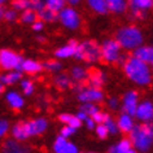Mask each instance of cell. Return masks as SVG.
I'll return each instance as SVG.
<instances>
[{"instance_id": "cell-1", "label": "cell", "mask_w": 153, "mask_h": 153, "mask_svg": "<svg viewBox=\"0 0 153 153\" xmlns=\"http://www.w3.org/2000/svg\"><path fill=\"white\" fill-rule=\"evenodd\" d=\"M123 70L126 75L139 86H147L151 83V69L149 65L137 60L136 57H128L123 62Z\"/></svg>"}, {"instance_id": "cell-2", "label": "cell", "mask_w": 153, "mask_h": 153, "mask_svg": "<svg viewBox=\"0 0 153 153\" xmlns=\"http://www.w3.org/2000/svg\"><path fill=\"white\" fill-rule=\"evenodd\" d=\"M153 139V128L149 122L143 125H134L130 131V141L131 147H135L140 152H147L151 149Z\"/></svg>"}, {"instance_id": "cell-3", "label": "cell", "mask_w": 153, "mask_h": 153, "mask_svg": "<svg viewBox=\"0 0 153 153\" xmlns=\"http://www.w3.org/2000/svg\"><path fill=\"white\" fill-rule=\"evenodd\" d=\"M116 40L121 45V48L135 49L140 44H143L144 36L139 27H136L134 25H128V26H123V27L118 30L116 34Z\"/></svg>"}, {"instance_id": "cell-4", "label": "cell", "mask_w": 153, "mask_h": 153, "mask_svg": "<svg viewBox=\"0 0 153 153\" xmlns=\"http://www.w3.org/2000/svg\"><path fill=\"white\" fill-rule=\"evenodd\" d=\"M57 20L61 22V25L64 27H66L69 30L79 29L81 22H82L78 10H75L74 7H66V5L57 13Z\"/></svg>"}, {"instance_id": "cell-5", "label": "cell", "mask_w": 153, "mask_h": 153, "mask_svg": "<svg viewBox=\"0 0 153 153\" xmlns=\"http://www.w3.org/2000/svg\"><path fill=\"white\" fill-rule=\"evenodd\" d=\"M100 55L105 62H116L121 55V45L116 39H106L100 47Z\"/></svg>"}, {"instance_id": "cell-6", "label": "cell", "mask_w": 153, "mask_h": 153, "mask_svg": "<svg viewBox=\"0 0 153 153\" xmlns=\"http://www.w3.org/2000/svg\"><path fill=\"white\" fill-rule=\"evenodd\" d=\"M79 51L82 55V60H86L87 62L92 64V62H97L101 59L100 55V45L94 40H86L83 43L78 44Z\"/></svg>"}, {"instance_id": "cell-7", "label": "cell", "mask_w": 153, "mask_h": 153, "mask_svg": "<svg viewBox=\"0 0 153 153\" xmlns=\"http://www.w3.org/2000/svg\"><path fill=\"white\" fill-rule=\"evenodd\" d=\"M21 61V56L10 49L0 51V68L5 69V70H16Z\"/></svg>"}, {"instance_id": "cell-8", "label": "cell", "mask_w": 153, "mask_h": 153, "mask_svg": "<svg viewBox=\"0 0 153 153\" xmlns=\"http://www.w3.org/2000/svg\"><path fill=\"white\" fill-rule=\"evenodd\" d=\"M24 126H25V131H26L27 137L29 136H36V135L43 134L45 130H47L48 122H47V120H44V118H36V120L25 122Z\"/></svg>"}, {"instance_id": "cell-9", "label": "cell", "mask_w": 153, "mask_h": 153, "mask_svg": "<svg viewBox=\"0 0 153 153\" xmlns=\"http://www.w3.org/2000/svg\"><path fill=\"white\" fill-rule=\"evenodd\" d=\"M127 1L131 13L136 18H143L144 12L149 10L153 5V0H127Z\"/></svg>"}, {"instance_id": "cell-10", "label": "cell", "mask_w": 153, "mask_h": 153, "mask_svg": "<svg viewBox=\"0 0 153 153\" xmlns=\"http://www.w3.org/2000/svg\"><path fill=\"white\" fill-rule=\"evenodd\" d=\"M78 99L82 102H97L102 99V92L100 88L96 87H88V88H81L78 91Z\"/></svg>"}, {"instance_id": "cell-11", "label": "cell", "mask_w": 153, "mask_h": 153, "mask_svg": "<svg viewBox=\"0 0 153 153\" xmlns=\"http://www.w3.org/2000/svg\"><path fill=\"white\" fill-rule=\"evenodd\" d=\"M137 106V94L135 91H130L123 96V102H122V110L123 113L134 117Z\"/></svg>"}, {"instance_id": "cell-12", "label": "cell", "mask_w": 153, "mask_h": 153, "mask_svg": "<svg viewBox=\"0 0 153 153\" xmlns=\"http://www.w3.org/2000/svg\"><path fill=\"white\" fill-rule=\"evenodd\" d=\"M135 116L137 117V120H140L143 122H151L152 117H153L152 102L151 101H144V102H141V104H137Z\"/></svg>"}, {"instance_id": "cell-13", "label": "cell", "mask_w": 153, "mask_h": 153, "mask_svg": "<svg viewBox=\"0 0 153 153\" xmlns=\"http://www.w3.org/2000/svg\"><path fill=\"white\" fill-rule=\"evenodd\" d=\"M134 57L137 60L143 61L145 64H152L153 62V48L151 45H139L134 49Z\"/></svg>"}, {"instance_id": "cell-14", "label": "cell", "mask_w": 153, "mask_h": 153, "mask_svg": "<svg viewBox=\"0 0 153 153\" xmlns=\"http://www.w3.org/2000/svg\"><path fill=\"white\" fill-rule=\"evenodd\" d=\"M106 3V9L108 12L122 14L128 9V1L127 0H105Z\"/></svg>"}, {"instance_id": "cell-15", "label": "cell", "mask_w": 153, "mask_h": 153, "mask_svg": "<svg viewBox=\"0 0 153 153\" xmlns=\"http://www.w3.org/2000/svg\"><path fill=\"white\" fill-rule=\"evenodd\" d=\"M42 69H43V66H42V64H39L38 61L22 60L16 70L17 71H26V73H29V74H36V73H39Z\"/></svg>"}, {"instance_id": "cell-16", "label": "cell", "mask_w": 153, "mask_h": 153, "mask_svg": "<svg viewBox=\"0 0 153 153\" xmlns=\"http://www.w3.org/2000/svg\"><path fill=\"white\" fill-rule=\"evenodd\" d=\"M1 153H30V149L24 147V145L18 144L17 140H7L3 145Z\"/></svg>"}, {"instance_id": "cell-17", "label": "cell", "mask_w": 153, "mask_h": 153, "mask_svg": "<svg viewBox=\"0 0 153 153\" xmlns=\"http://www.w3.org/2000/svg\"><path fill=\"white\" fill-rule=\"evenodd\" d=\"M76 45H78V43H76L75 40H70L68 45H64V47L57 49L55 52V55H56V57H59V59H69V57H71L74 55Z\"/></svg>"}, {"instance_id": "cell-18", "label": "cell", "mask_w": 153, "mask_h": 153, "mask_svg": "<svg viewBox=\"0 0 153 153\" xmlns=\"http://www.w3.org/2000/svg\"><path fill=\"white\" fill-rule=\"evenodd\" d=\"M117 127L120 131H123V132H130L131 128L134 127V120L131 116L123 113L122 116L118 118V122H117Z\"/></svg>"}, {"instance_id": "cell-19", "label": "cell", "mask_w": 153, "mask_h": 153, "mask_svg": "<svg viewBox=\"0 0 153 153\" xmlns=\"http://www.w3.org/2000/svg\"><path fill=\"white\" fill-rule=\"evenodd\" d=\"M7 101H8L10 108H13V109H21L25 104L24 99H22L16 91H10V92L7 94Z\"/></svg>"}, {"instance_id": "cell-20", "label": "cell", "mask_w": 153, "mask_h": 153, "mask_svg": "<svg viewBox=\"0 0 153 153\" xmlns=\"http://www.w3.org/2000/svg\"><path fill=\"white\" fill-rule=\"evenodd\" d=\"M36 16H38V20H40L43 22H53L57 20V13L48 9L47 7H43L40 10H38Z\"/></svg>"}, {"instance_id": "cell-21", "label": "cell", "mask_w": 153, "mask_h": 153, "mask_svg": "<svg viewBox=\"0 0 153 153\" xmlns=\"http://www.w3.org/2000/svg\"><path fill=\"white\" fill-rule=\"evenodd\" d=\"M106 76L102 71L100 70H94L90 74V83L92 87H96V88H100V87L105 83Z\"/></svg>"}, {"instance_id": "cell-22", "label": "cell", "mask_w": 153, "mask_h": 153, "mask_svg": "<svg viewBox=\"0 0 153 153\" xmlns=\"http://www.w3.org/2000/svg\"><path fill=\"white\" fill-rule=\"evenodd\" d=\"M87 4H88L90 8L97 14H106L108 13L105 0H87Z\"/></svg>"}, {"instance_id": "cell-23", "label": "cell", "mask_w": 153, "mask_h": 153, "mask_svg": "<svg viewBox=\"0 0 153 153\" xmlns=\"http://www.w3.org/2000/svg\"><path fill=\"white\" fill-rule=\"evenodd\" d=\"M22 78V74L21 71H12V73H8V74H4L0 76V82L3 83V85H7V86H10V85H14V83H17L20 79Z\"/></svg>"}, {"instance_id": "cell-24", "label": "cell", "mask_w": 153, "mask_h": 153, "mask_svg": "<svg viewBox=\"0 0 153 153\" xmlns=\"http://www.w3.org/2000/svg\"><path fill=\"white\" fill-rule=\"evenodd\" d=\"M20 21L22 24H26V25H31L33 22H35L38 20V16H36V12L33 9H26L24 12H21V14L18 16Z\"/></svg>"}, {"instance_id": "cell-25", "label": "cell", "mask_w": 153, "mask_h": 153, "mask_svg": "<svg viewBox=\"0 0 153 153\" xmlns=\"http://www.w3.org/2000/svg\"><path fill=\"white\" fill-rule=\"evenodd\" d=\"M43 1H44V7H47L48 9H51L56 13H59L66 5V0H43Z\"/></svg>"}, {"instance_id": "cell-26", "label": "cell", "mask_w": 153, "mask_h": 153, "mask_svg": "<svg viewBox=\"0 0 153 153\" xmlns=\"http://www.w3.org/2000/svg\"><path fill=\"white\" fill-rule=\"evenodd\" d=\"M12 135H13V137H14V140H18V141H22V140L27 139V135H26L24 123H17V125H14L13 128H12Z\"/></svg>"}, {"instance_id": "cell-27", "label": "cell", "mask_w": 153, "mask_h": 153, "mask_svg": "<svg viewBox=\"0 0 153 153\" xmlns=\"http://www.w3.org/2000/svg\"><path fill=\"white\" fill-rule=\"evenodd\" d=\"M130 148H131V141H130V139H123L118 144L113 145L112 148H109V153H123L125 151H127Z\"/></svg>"}, {"instance_id": "cell-28", "label": "cell", "mask_w": 153, "mask_h": 153, "mask_svg": "<svg viewBox=\"0 0 153 153\" xmlns=\"http://www.w3.org/2000/svg\"><path fill=\"white\" fill-rule=\"evenodd\" d=\"M60 121L64 122V123H66V125H69V126H71V127H74V128H78L79 126L82 125L81 120H78L75 116H70V114H61Z\"/></svg>"}, {"instance_id": "cell-29", "label": "cell", "mask_w": 153, "mask_h": 153, "mask_svg": "<svg viewBox=\"0 0 153 153\" xmlns=\"http://www.w3.org/2000/svg\"><path fill=\"white\" fill-rule=\"evenodd\" d=\"M87 75H88V73L82 66H75V68H73V70H71V76L76 82H82L83 79L87 78Z\"/></svg>"}, {"instance_id": "cell-30", "label": "cell", "mask_w": 153, "mask_h": 153, "mask_svg": "<svg viewBox=\"0 0 153 153\" xmlns=\"http://www.w3.org/2000/svg\"><path fill=\"white\" fill-rule=\"evenodd\" d=\"M70 78L66 75V74H59L55 78V85L59 87L60 90H65L70 86Z\"/></svg>"}, {"instance_id": "cell-31", "label": "cell", "mask_w": 153, "mask_h": 153, "mask_svg": "<svg viewBox=\"0 0 153 153\" xmlns=\"http://www.w3.org/2000/svg\"><path fill=\"white\" fill-rule=\"evenodd\" d=\"M12 8L17 12L30 9V0H12Z\"/></svg>"}, {"instance_id": "cell-32", "label": "cell", "mask_w": 153, "mask_h": 153, "mask_svg": "<svg viewBox=\"0 0 153 153\" xmlns=\"http://www.w3.org/2000/svg\"><path fill=\"white\" fill-rule=\"evenodd\" d=\"M66 144H68L66 137H64L62 135H60L59 137H56L55 143H53V151H55L56 153H62L65 147H66Z\"/></svg>"}, {"instance_id": "cell-33", "label": "cell", "mask_w": 153, "mask_h": 153, "mask_svg": "<svg viewBox=\"0 0 153 153\" xmlns=\"http://www.w3.org/2000/svg\"><path fill=\"white\" fill-rule=\"evenodd\" d=\"M45 70L49 71V73H59L61 69H62V65H61V62H59V61H47V62H44V65H42Z\"/></svg>"}, {"instance_id": "cell-34", "label": "cell", "mask_w": 153, "mask_h": 153, "mask_svg": "<svg viewBox=\"0 0 153 153\" xmlns=\"http://www.w3.org/2000/svg\"><path fill=\"white\" fill-rule=\"evenodd\" d=\"M102 125L105 126V128H106V131H108V134H112V135H114V134H117L120 130H118L117 127V123L114 122L112 118H110V116H108L104 120V122H102Z\"/></svg>"}, {"instance_id": "cell-35", "label": "cell", "mask_w": 153, "mask_h": 153, "mask_svg": "<svg viewBox=\"0 0 153 153\" xmlns=\"http://www.w3.org/2000/svg\"><path fill=\"white\" fill-rule=\"evenodd\" d=\"M4 20L7 22H16L18 20V12H17V10H14L13 8L5 9V12H4Z\"/></svg>"}, {"instance_id": "cell-36", "label": "cell", "mask_w": 153, "mask_h": 153, "mask_svg": "<svg viewBox=\"0 0 153 153\" xmlns=\"http://www.w3.org/2000/svg\"><path fill=\"white\" fill-rule=\"evenodd\" d=\"M82 112H85L87 116H92V114H95L99 110V108L95 104H92V102H85V104L82 105Z\"/></svg>"}, {"instance_id": "cell-37", "label": "cell", "mask_w": 153, "mask_h": 153, "mask_svg": "<svg viewBox=\"0 0 153 153\" xmlns=\"http://www.w3.org/2000/svg\"><path fill=\"white\" fill-rule=\"evenodd\" d=\"M21 88L25 92V95H31L34 92V85H33V82L31 81H27V79H25V81L21 82Z\"/></svg>"}, {"instance_id": "cell-38", "label": "cell", "mask_w": 153, "mask_h": 153, "mask_svg": "<svg viewBox=\"0 0 153 153\" xmlns=\"http://www.w3.org/2000/svg\"><path fill=\"white\" fill-rule=\"evenodd\" d=\"M109 114H106V113H102V112H100V110H97L95 114H92L91 116V118L95 121V123H102L104 122V120L106 117H108Z\"/></svg>"}, {"instance_id": "cell-39", "label": "cell", "mask_w": 153, "mask_h": 153, "mask_svg": "<svg viewBox=\"0 0 153 153\" xmlns=\"http://www.w3.org/2000/svg\"><path fill=\"white\" fill-rule=\"evenodd\" d=\"M43 7H44L43 0H30V9L38 12V10H40Z\"/></svg>"}, {"instance_id": "cell-40", "label": "cell", "mask_w": 153, "mask_h": 153, "mask_svg": "<svg viewBox=\"0 0 153 153\" xmlns=\"http://www.w3.org/2000/svg\"><path fill=\"white\" fill-rule=\"evenodd\" d=\"M9 130V122L5 120H0V139L8 132Z\"/></svg>"}, {"instance_id": "cell-41", "label": "cell", "mask_w": 153, "mask_h": 153, "mask_svg": "<svg viewBox=\"0 0 153 153\" xmlns=\"http://www.w3.org/2000/svg\"><path fill=\"white\" fill-rule=\"evenodd\" d=\"M75 130L74 127H71V126H65V127H62V130H61V135H62L64 137H69L70 135H73V134L75 132Z\"/></svg>"}, {"instance_id": "cell-42", "label": "cell", "mask_w": 153, "mask_h": 153, "mask_svg": "<svg viewBox=\"0 0 153 153\" xmlns=\"http://www.w3.org/2000/svg\"><path fill=\"white\" fill-rule=\"evenodd\" d=\"M96 134L99 135V137H101V139H105L106 135H108V131H106L105 126L102 123H99V126L96 127Z\"/></svg>"}, {"instance_id": "cell-43", "label": "cell", "mask_w": 153, "mask_h": 153, "mask_svg": "<svg viewBox=\"0 0 153 153\" xmlns=\"http://www.w3.org/2000/svg\"><path fill=\"white\" fill-rule=\"evenodd\" d=\"M62 153H79V151L76 148V145H74L73 143H68Z\"/></svg>"}, {"instance_id": "cell-44", "label": "cell", "mask_w": 153, "mask_h": 153, "mask_svg": "<svg viewBox=\"0 0 153 153\" xmlns=\"http://www.w3.org/2000/svg\"><path fill=\"white\" fill-rule=\"evenodd\" d=\"M31 26H33V30H34V31H42V30H43V27H44V22L40 21V20H36L35 22H33Z\"/></svg>"}, {"instance_id": "cell-45", "label": "cell", "mask_w": 153, "mask_h": 153, "mask_svg": "<svg viewBox=\"0 0 153 153\" xmlns=\"http://www.w3.org/2000/svg\"><path fill=\"white\" fill-rule=\"evenodd\" d=\"M108 105L110 109H117L118 108V99L117 97H110L108 101Z\"/></svg>"}, {"instance_id": "cell-46", "label": "cell", "mask_w": 153, "mask_h": 153, "mask_svg": "<svg viewBox=\"0 0 153 153\" xmlns=\"http://www.w3.org/2000/svg\"><path fill=\"white\" fill-rule=\"evenodd\" d=\"M85 121H86V125H87V127H88V128H91V130H92V128H95V121L92 120V118L87 117Z\"/></svg>"}, {"instance_id": "cell-47", "label": "cell", "mask_w": 153, "mask_h": 153, "mask_svg": "<svg viewBox=\"0 0 153 153\" xmlns=\"http://www.w3.org/2000/svg\"><path fill=\"white\" fill-rule=\"evenodd\" d=\"M76 118H78V120H81V121H85L86 120V118L87 117H88V116H87V114L85 113V112H82V110H79V113L78 114H76V116H75Z\"/></svg>"}, {"instance_id": "cell-48", "label": "cell", "mask_w": 153, "mask_h": 153, "mask_svg": "<svg viewBox=\"0 0 153 153\" xmlns=\"http://www.w3.org/2000/svg\"><path fill=\"white\" fill-rule=\"evenodd\" d=\"M82 0H66V4H69L70 7H75L78 4H81Z\"/></svg>"}, {"instance_id": "cell-49", "label": "cell", "mask_w": 153, "mask_h": 153, "mask_svg": "<svg viewBox=\"0 0 153 153\" xmlns=\"http://www.w3.org/2000/svg\"><path fill=\"white\" fill-rule=\"evenodd\" d=\"M4 12H5L4 5H0V21L4 20Z\"/></svg>"}, {"instance_id": "cell-50", "label": "cell", "mask_w": 153, "mask_h": 153, "mask_svg": "<svg viewBox=\"0 0 153 153\" xmlns=\"http://www.w3.org/2000/svg\"><path fill=\"white\" fill-rule=\"evenodd\" d=\"M3 92H4V85H3V83L0 82V95H1Z\"/></svg>"}, {"instance_id": "cell-51", "label": "cell", "mask_w": 153, "mask_h": 153, "mask_svg": "<svg viewBox=\"0 0 153 153\" xmlns=\"http://www.w3.org/2000/svg\"><path fill=\"white\" fill-rule=\"evenodd\" d=\"M123 153H136V151H134L132 148H130V149H127V151H125Z\"/></svg>"}, {"instance_id": "cell-52", "label": "cell", "mask_w": 153, "mask_h": 153, "mask_svg": "<svg viewBox=\"0 0 153 153\" xmlns=\"http://www.w3.org/2000/svg\"><path fill=\"white\" fill-rule=\"evenodd\" d=\"M7 1H9V0H0V5H4Z\"/></svg>"}, {"instance_id": "cell-53", "label": "cell", "mask_w": 153, "mask_h": 153, "mask_svg": "<svg viewBox=\"0 0 153 153\" xmlns=\"http://www.w3.org/2000/svg\"><path fill=\"white\" fill-rule=\"evenodd\" d=\"M36 39H38V40H39V42H44V40H45V39H44V38H43V36H38V38H36Z\"/></svg>"}]
</instances>
